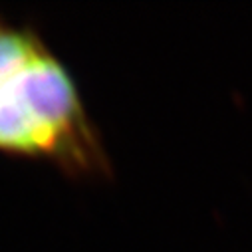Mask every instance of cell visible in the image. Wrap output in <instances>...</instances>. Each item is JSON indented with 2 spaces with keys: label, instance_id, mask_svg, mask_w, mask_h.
<instances>
[{
  "label": "cell",
  "instance_id": "cell-1",
  "mask_svg": "<svg viewBox=\"0 0 252 252\" xmlns=\"http://www.w3.org/2000/svg\"><path fill=\"white\" fill-rule=\"evenodd\" d=\"M0 155L72 181H111L113 161L76 76L32 20L0 12Z\"/></svg>",
  "mask_w": 252,
  "mask_h": 252
}]
</instances>
